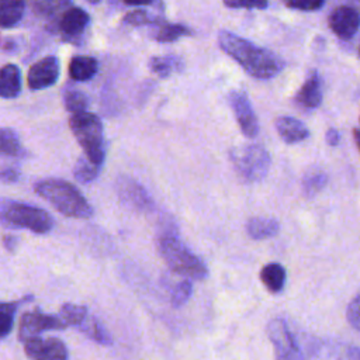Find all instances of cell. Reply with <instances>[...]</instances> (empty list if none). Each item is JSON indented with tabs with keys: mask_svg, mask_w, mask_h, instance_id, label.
<instances>
[{
	"mask_svg": "<svg viewBox=\"0 0 360 360\" xmlns=\"http://www.w3.org/2000/svg\"><path fill=\"white\" fill-rule=\"evenodd\" d=\"M219 48L235 59L250 76L256 79H270L284 69V60L273 51L255 45L243 37L228 30L218 32Z\"/></svg>",
	"mask_w": 360,
	"mask_h": 360,
	"instance_id": "6da1fadb",
	"label": "cell"
},
{
	"mask_svg": "<svg viewBox=\"0 0 360 360\" xmlns=\"http://www.w3.org/2000/svg\"><path fill=\"white\" fill-rule=\"evenodd\" d=\"M34 190L66 217L90 218L93 215V208L84 195L73 184L62 179L41 180L34 186Z\"/></svg>",
	"mask_w": 360,
	"mask_h": 360,
	"instance_id": "7a4b0ae2",
	"label": "cell"
},
{
	"mask_svg": "<svg viewBox=\"0 0 360 360\" xmlns=\"http://www.w3.org/2000/svg\"><path fill=\"white\" fill-rule=\"evenodd\" d=\"M159 253L166 264L176 273L193 278L202 280L208 274V269L201 257L194 255L177 236L166 233L159 239Z\"/></svg>",
	"mask_w": 360,
	"mask_h": 360,
	"instance_id": "3957f363",
	"label": "cell"
},
{
	"mask_svg": "<svg viewBox=\"0 0 360 360\" xmlns=\"http://www.w3.org/2000/svg\"><path fill=\"white\" fill-rule=\"evenodd\" d=\"M69 127L86 158L94 165L101 166L105 158V141L100 118L87 111L75 114L69 118Z\"/></svg>",
	"mask_w": 360,
	"mask_h": 360,
	"instance_id": "277c9868",
	"label": "cell"
},
{
	"mask_svg": "<svg viewBox=\"0 0 360 360\" xmlns=\"http://www.w3.org/2000/svg\"><path fill=\"white\" fill-rule=\"evenodd\" d=\"M1 221L8 226L25 228L35 233H46L53 226V218L42 208L17 201H1Z\"/></svg>",
	"mask_w": 360,
	"mask_h": 360,
	"instance_id": "5b68a950",
	"label": "cell"
},
{
	"mask_svg": "<svg viewBox=\"0 0 360 360\" xmlns=\"http://www.w3.org/2000/svg\"><path fill=\"white\" fill-rule=\"evenodd\" d=\"M235 170L249 181L262 180L270 167V155L260 145H240L229 152Z\"/></svg>",
	"mask_w": 360,
	"mask_h": 360,
	"instance_id": "8992f818",
	"label": "cell"
},
{
	"mask_svg": "<svg viewBox=\"0 0 360 360\" xmlns=\"http://www.w3.org/2000/svg\"><path fill=\"white\" fill-rule=\"evenodd\" d=\"M267 336L274 347L276 360H302V354L287 323L276 318L267 325Z\"/></svg>",
	"mask_w": 360,
	"mask_h": 360,
	"instance_id": "52a82bcc",
	"label": "cell"
},
{
	"mask_svg": "<svg viewBox=\"0 0 360 360\" xmlns=\"http://www.w3.org/2000/svg\"><path fill=\"white\" fill-rule=\"evenodd\" d=\"M66 328L59 315L44 314L38 309L22 314L18 329V339L21 342L31 340L34 338H39V333L49 329H63Z\"/></svg>",
	"mask_w": 360,
	"mask_h": 360,
	"instance_id": "ba28073f",
	"label": "cell"
},
{
	"mask_svg": "<svg viewBox=\"0 0 360 360\" xmlns=\"http://www.w3.org/2000/svg\"><path fill=\"white\" fill-rule=\"evenodd\" d=\"M59 60L53 55H48L31 65L27 75V84L31 90H41L52 86L59 79Z\"/></svg>",
	"mask_w": 360,
	"mask_h": 360,
	"instance_id": "9c48e42d",
	"label": "cell"
},
{
	"mask_svg": "<svg viewBox=\"0 0 360 360\" xmlns=\"http://www.w3.org/2000/svg\"><path fill=\"white\" fill-rule=\"evenodd\" d=\"M229 104L239 124L240 131L248 138H255L259 132V122L255 110L249 101V97L239 90H232L229 93Z\"/></svg>",
	"mask_w": 360,
	"mask_h": 360,
	"instance_id": "30bf717a",
	"label": "cell"
},
{
	"mask_svg": "<svg viewBox=\"0 0 360 360\" xmlns=\"http://www.w3.org/2000/svg\"><path fill=\"white\" fill-rule=\"evenodd\" d=\"M115 187L121 201L129 208L136 211H149L153 208L150 195L136 180L127 176H120Z\"/></svg>",
	"mask_w": 360,
	"mask_h": 360,
	"instance_id": "8fae6325",
	"label": "cell"
},
{
	"mask_svg": "<svg viewBox=\"0 0 360 360\" xmlns=\"http://www.w3.org/2000/svg\"><path fill=\"white\" fill-rule=\"evenodd\" d=\"M30 360H66L68 349L58 338H34L24 343Z\"/></svg>",
	"mask_w": 360,
	"mask_h": 360,
	"instance_id": "7c38bea8",
	"label": "cell"
},
{
	"mask_svg": "<svg viewBox=\"0 0 360 360\" xmlns=\"http://www.w3.org/2000/svg\"><path fill=\"white\" fill-rule=\"evenodd\" d=\"M329 28L340 39H350L360 27V14L349 6H339L332 10L328 18Z\"/></svg>",
	"mask_w": 360,
	"mask_h": 360,
	"instance_id": "4fadbf2b",
	"label": "cell"
},
{
	"mask_svg": "<svg viewBox=\"0 0 360 360\" xmlns=\"http://www.w3.org/2000/svg\"><path fill=\"white\" fill-rule=\"evenodd\" d=\"M89 22H90V15L84 8L70 6L62 13L58 22V28L63 34L65 39L76 41L80 35H83Z\"/></svg>",
	"mask_w": 360,
	"mask_h": 360,
	"instance_id": "5bb4252c",
	"label": "cell"
},
{
	"mask_svg": "<svg viewBox=\"0 0 360 360\" xmlns=\"http://www.w3.org/2000/svg\"><path fill=\"white\" fill-rule=\"evenodd\" d=\"M294 101L302 108L312 110L316 108L322 101V83L318 72L312 70L307 76L305 82L297 91Z\"/></svg>",
	"mask_w": 360,
	"mask_h": 360,
	"instance_id": "9a60e30c",
	"label": "cell"
},
{
	"mask_svg": "<svg viewBox=\"0 0 360 360\" xmlns=\"http://www.w3.org/2000/svg\"><path fill=\"white\" fill-rule=\"evenodd\" d=\"M274 125H276V129H277L280 138L285 143H297L309 136L308 128L300 120H297L294 117H287V115L278 117L276 120Z\"/></svg>",
	"mask_w": 360,
	"mask_h": 360,
	"instance_id": "2e32d148",
	"label": "cell"
},
{
	"mask_svg": "<svg viewBox=\"0 0 360 360\" xmlns=\"http://www.w3.org/2000/svg\"><path fill=\"white\" fill-rule=\"evenodd\" d=\"M21 91V73L17 65L6 63L0 70V96L14 98Z\"/></svg>",
	"mask_w": 360,
	"mask_h": 360,
	"instance_id": "e0dca14e",
	"label": "cell"
},
{
	"mask_svg": "<svg viewBox=\"0 0 360 360\" xmlns=\"http://www.w3.org/2000/svg\"><path fill=\"white\" fill-rule=\"evenodd\" d=\"M98 69L97 59L89 55H76L69 62V76L77 82L90 80Z\"/></svg>",
	"mask_w": 360,
	"mask_h": 360,
	"instance_id": "ac0fdd59",
	"label": "cell"
},
{
	"mask_svg": "<svg viewBox=\"0 0 360 360\" xmlns=\"http://www.w3.org/2000/svg\"><path fill=\"white\" fill-rule=\"evenodd\" d=\"M280 224L274 218L266 217H253L246 222V232L252 239H267L273 238L278 233Z\"/></svg>",
	"mask_w": 360,
	"mask_h": 360,
	"instance_id": "d6986e66",
	"label": "cell"
},
{
	"mask_svg": "<svg viewBox=\"0 0 360 360\" xmlns=\"http://www.w3.org/2000/svg\"><path fill=\"white\" fill-rule=\"evenodd\" d=\"M285 269L276 262L267 263L260 270V280L270 292H280L285 283Z\"/></svg>",
	"mask_w": 360,
	"mask_h": 360,
	"instance_id": "ffe728a7",
	"label": "cell"
},
{
	"mask_svg": "<svg viewBox=\"0 0 360 360\" xmlns=\"http://www.w3.org/2000/svg\"><path fill=\"white\" fill-rule=\"evenodd\" d=\"M152 38L159 42H173L181 37L191 35V30L183 24H173L167 21H162L152 31Z\"/></svg>",
	"mask_w": 360,
	"mask_h": 360,
	"instance_id": "44dd1931",
	"label": "cell"
},
{
	"mask_svg": "<svg viewBox=\"0 0 360 360\" xmlns=\"http://www.w3.org/2000/svg\"><path fill=\"white\" fill-rule=\"evenodd\" d=\"M150 70L159 77H169L173 72H180L183 69V60L180 56L167 55V56H152L149 59Z\"/></svg>",
	"mask_w": 360,
	"mask_h": 360,
	"instance_id": "7402d4cb",
	"label": "cell"
},
{
	"mask_svg": "<svg viewBox=\"0 0 360 360\" xmlns=\"http://www.w3.org/2000/svg\"><path fill=\"white\" fill-rule=\"evenodd\" d=\"M24 1H3L0 6V22L3 28L14 27L24 15Z\"/></svg>",
	"mask_w": 360,
	"mask_h": 360,
	"instance_id": "603a6c76",
	"label": "cell"
},
{
	"mask_svg": "<svg viewBox=\"0 0 360 360\" xmlns=\"http://www.w3.org/2000/svg\"><path fill=\"white\" fill-rule=\"evenodd\" d=\"M0 150L3 155H7V156L21 158L25 155V150L21 146L17 134L7 127L1 128L0 131Z\"/></svg>",
	"mask_w": 360,
	"mask_h": 360,
	"instance_id": "cb8c5ba5",
	"label": "cell"
},
{
	"mask_svg": "<svg viewBox=\"0 0 360 360\" xmlns=\"http://www.w3.org/2000/svg\"><path fill=\"white\" fill-rule=\"evenodd\" d=\"M84 335H87L90 339L100 345H110L111 336L107 333V330L103 328V325L93 316H89L82 322L79 326Z\"/></svg>",
	"mask_w": 360,
	"mask_h": 360,
	"instance_id": "d4e9b609",
	"label": "cell"
},
{
	"mask_svg": "<svg viewBox=\"0 0 360 360\" xmlns=\"http://www.w3.org/2000/svg\"><path fill=\"white\" fill-rule=\"evenodd\" d=\"M59 318L65 323V326H80L82 322L87 318V308L84 305L76 304H63L59 311Z\"/></svg>",
	"mask_w": 360,
	"mask_h": 360,
	"instance_id": "484cf974",
	"label": "cell"
},
{
	"mask_svg": "<svg viewBox=\"0 0 360 360\" xmlns=\"http://www.w3.org/2000/svg\"><path fill=\"white\" fill-rule=\"evenodd\" d=\"M32 300V295L25 297L21 301H15V302H1L0 304V336L6 338L11 329H13V321H14V314L17 311V307L20 302Z\"/></svg>",
	"mask_w": 360,
	"mask_h": 360,
	"instance_id": "4316f807",
	"label": "cell"
},
{
	"mask_svg": "<svg viewBox=\"0 0 360 360\" xmlns=\"http://www.w3.org/2000/svg\"><path fill=\"white\" fill-rule=\"evenodd\" d=\"M89 97L76 89H70L66 90L63 94V104L65 108L68 111L72 112V115L75 114H80V112H86V108L89 107Z\"/></svg>",
	"mask_w": 360,
	"mask_h": 360,
	"instance_id": "83f0119b",
	"label": "cell"
},
{
	"mask_svg": "<svg viewBox=\"0 0 360 360\" xmlns=\"http://www.w3.org/2000/svg\"><path fill=\"white\" fill-rule=\"evenodd\" d=\"M328 181V176L323 170L315 169L309 170L304 177H302V190L308 197H312L314 194L319 193Z\"/></svg>",
	"mask_w": 360,
	"mask_h": 360,
	"instance_id": "f1b7e54d",
	"label": "cell"
},
{
	"mask_svg": "<svg viewBox=\"0 0 360 360\" xmlns=\"http://www.w3.org/2000/svg\"><path fill=\"white\" fill-rule=\"evenodd\" d=\"M98 167L87 158H79L73 166V177L80 183H90L97 177Z\"/></svg>",
	"mask_w": 360,
	"mask_h": 360,
	"instance_id": "f546056e",
	"label": "cell"
},
{
	"mask_svg": "<svg viewBox=\"0 0 360 360\" xmlns=\"http://www.w3.org/2000/svg\"><path fill=\"white\" fill-rule=\"evenodd\" d=\"M163 20L158 15H153L152 13L142 10V8H135L128 11L124 17H122V22L129 24V25H146V24H153V25H159Z\"/></svg>",
	"mask_w": 360,
	"mask_h": 360,
	"instance_id": "4dcf8cb0",
	"label": "cell"
},
{
	"mask_svg": "<svg viewBox=\"0 0 360 360\" xmlns=\"http://www.w3.org/2000/svg\"><path fill=\"white\" fill-rule=\"evenodd\" d=\"M193 292V284L190 280H183L180 281L172 291V305L179 308L187 302V300L191 297Z\"/></svg>",
	"mask_w": 360,
	"mask_h": 360,
	"instance_id": "1f68e13d",
	"label": "cell"
},
{
	"mask_svg": "<svg viewBox=\"0 0 360 360\" xmlns=\"http://www.w3.org/2000/svg\"><path fill=\"white\" fill-rule=\"evenodd\" d=\"M68 6H69V3H66V1H37L34 4V8H35L37 14L46 17V15H52V14L58 13L59 8L68 7Z\"/></svg>",
	"mask_w": 360,
	"mask_h": 360,
	"instance_id": "d6a6232c",
	"label": "cell"
},
{
	"mask_svg": "<svg viewBox=\"0 0 360 360\" xmlns=\"http://www.w3.org/2000/svg\"><path fill=\"white\" fill-rule=\"evenodd\" d=\"M346 318L354 329L360 330V294L350 301L346 309Z\"/></svg>",
	"mask_w": 360,
	"mask_h": 360,
	"instance_id": "836d02e7",
	"label": "cell"
},
{
	"mask_svg": "<svg viewBox=\"0 0 360 360\" xmlns=\"http://www.w3.org/2000/svg\"><path fill=\"white\" fill-rule=\"evenodd\" d=\"M226 7L232 8H266L267 1H224Z\"/></svg>",
	"mask_w": 360,
	"mask_h": 360,
	"instance_id": "e575fe53",
	"label": "cell"
},
{
	"mask_svg": "<svg viewBox=\"0 0 360 360\" xmlns=\"http://www.w3.org/2000/svg\"><path fill=\"white\" fill-rule=\"evenodd\" d=\"M287 7L291 8H298V10H316L321 8L323 6V1L318 0V1H287L285 3Z\"/></svg>",
	"mask_w": 360,
	"mask_h": 360,
	"instance_id": "d590c367",
	"label": "cell"
},
{
	"mask_svg": "<svg viewBox=\"0 0 360 360\" xmlns=\"http://www.w3.org/2000/svg\"><path fill=\"white\" fill-rule=\"evenodd\" d=\"M0 176L4 183H15L20 177V172L15 167H3Z\"/></svg>",
	"mask_w": 360,
	"mask_h": 360,
	"instance_id": "8d00e7d4",
	"label": "cell"
},
{
	"mask_svg": "<svg viewBox=\"0 0 360 360\" xmlns=\"http://www.w3.org/2000/svg\"><path fill=\"white\" fill-rule=\"evenodd\" d=\"M325 139H326V142H328V145H329V146H336V145L339 143V141H340V135H339L338 129H335V128H329V129L326 131Z\"/></svg>",
	"mask_w": 360,
	"mask_h": 360,
	"instance_id": "74e56055",
	"label": "cell"
},
{
	"mask_svg": "<svg viewBox=\"0 0 360 360\" xmlns=\"http://www.w3.org/2000/svg\"><path fill=\"white\" fill-rule=\"evenodd\" d=\"M18 245V238L13 236V235H6L3 238V246L8 250V252H14L15 248Z\"/></svg>",
	"mask_w": 360,
	"mask_h": 360,
	"instance_id": "f35d334b",
	"label": "cell"
},
{
	"mask_svg": "<svg viewBox=\"0 0 360 360\" xmlns=\"http://www.w3.org/2000/svg\"><path fill=\"white\" fill-rule=\"evenodd\" d=\"M1 45H3V51H14L15 49V42H14V39H11V38H4L3 39V42H1Z\"/></svg>",
	"mask_w": 360,
	"mask_h": 360,
	"instance_id": "ab89813d",
	"label": "cell"
},
{
	"mask_svg": "<svg viewBox=\"0 0 360 360\" xmlns=\"http://www.w3.org/2000/svg\"><path fill=\"white\" fill-rule=\"evenodd\" d=\"M353 136H354V141H356V145H357V148H359V150H360V129H353Z\"/></svg>",
	"mask_w": 360,
	"mask_h": 360,
	"instance_id": "60d3db41",
	"label": "cell"
},
{
	"mask_svg": "<svg viewBox=\"0 0 360 360\" xmlns=\"http://www.w3.org/2000/svg\"><path fill=\"white\" fill-rule=\"evenodd\" d=\"M357 51H359V56H360V45H359V49H357Z\"/></svg>",
	"mask_w": 360,
	"mask_h": 360,
	"instance_id": "b9f144b4",
	"label": "cell"
}]
</instances>
